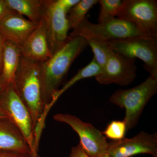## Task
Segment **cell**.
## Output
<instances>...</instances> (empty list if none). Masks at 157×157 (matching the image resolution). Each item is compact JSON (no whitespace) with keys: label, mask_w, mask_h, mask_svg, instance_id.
I'll list each match as a JSON object with an SVG mask.
<instances>
[{"label":"cell","mask_w":157,"mask_h":157,"mask_svg":"<svg viewBox=\"0 0 157 157\" xmlns=\"http://www.w3.org/2000/svg\"><path fill=\"white\" fill-rule=\"evenodd\" d=\"M13 84L17 94L30 113L33 123L35 141L39 143L44 128L42 118L45 108L40 62L21 56Z\"/></svg>","instance_id":"obj_1"},{"label":"cell","mask_w":157,"mask_h":157,"mask_svg":"<svg viewBox=\"0 0 157 157\" xmlns=\"http://www.w3.org/2000/svg\"><path fill=\"white\" fill-rule=\"evenodd\" d=\"M87 45L86 40L82 37L69 36L64 45L54 53L51 57L40 63L42 94L45 109L59 90L70 66Z\"/></svg>","instance_id":"obj_2"},{"label":"cell","mask_w":157,"mask_h":157,"mask_svg":"<svg viewBox=\"0 0 157 157\" xmlns=\"http://www.w3.org/2000/svg\"><path fill=\"white\" fill-rule=\"evenodd\" d=\"M157 92V77L150 76L145 81L132 88L116 91L109 101L125 109L124 121L127 131L135 128L144 107Z\"/></svg>","instance_id":"obj_3"},{"label":"cell","mask_w":157,"mask_h":157,"mask_svg":"<svg viewBox=\"0 0 157 157\" xmlns=\"http://www.w3.org/2000/svg\"><path fill=\"white\" fill-rule=\"evenodd\" d=\"M0 108L19 129L34 156L39 157L35 148L34 127L30 113L16 92L13 83L7 85L0 101Z\"/></svg>","instance_id":"obj_4"},{"label":"cell","mask_w":157,"mask_h":157,"mask_svg":"<svg viewBox=\"0 0 157 157\" xmlns=\"http://www.w3.org/2000/svg\"><path fill=\"white\" fill-rule=\"evenodd\" d=\"M116 17L135 25L145 36L157 38L156 0H124Z\"/></svg>","instance_id":"obj_5"},{"label":"cell","mask_w":157,"mask_h":157,"mask_svg":"<svg viewBox=\"0 0 157 157\" xmlns=\"http://www.w3.org/2000/svg\"><path fill=\"white\" fill-rule=\"evenodd\" d=\"M107 42L114 52L140 59L150 76L157 77V38L136 37Z\"/></svg>","instance_id":"obj_6"},{"label":"cell","mask_w":157,"mask_h":157,"mask_svg":"<svg viewBox=\"0 0 157 157\" xmlns=\"http://www.w3.org/2000/svg\"><path fill=\"white\" fill-rule=\"evenodd\" d=\"M53 119L69 125L78 134L79 144L90 157H99L107 152L108 142L106 137L92 124L70 114L57 113L54 116Z\"/></svg>","instance_id":"obj_7"},{"label":"cell","mask_w":157,"mask_h":157,"mask_svg":"<svg viewBox=\"0 0 157 157\" xmlns=\"http://www.w3.org/2000/svg\"><path fill=\"white\" fill-rule=\"evenodd\" d=\"M42 19L45 24L49 48L53 55L64 45L69 37L67 13L56 0H43Z\"/></svg>","instance_id":"obj_8"},{"label":"cell","mask_w":157,"mask_h":157,"mask_svg":"<svg viewBox=\"0 0 157 157\" xmlns=\"http://www.w3.org/2000/svg\"><path fill=\"white\" fill-rule=\"evenodd\" d=\"M78 26L106 42L133 37L147 36L135 25L116 17H108L98 24L91 22L86 17Z\"/></svg>","instance_id":"obj_9"},{"label":"cell","mask_w":157,"mask_h":157,"mask_svg":"<svg viewBox=\"0 0 157 157\" xmlns=\"http://www.w3.org/2000/svg\"><path fill=\"white\" fill-rule=\"evenodd\" d=\"M136 70L135 59L113 52L102 68L101 73L95 78L100 84L115 83L125 86L135 80Z\"/></svg>","instance_id":"obj_10"},{"label":"cell","mask_w":157,"mask_h":157,"mask_svg":"<svg viewBox=\"0 0 157 157\" xmlns=\"http://www.w3.org/2000/svg\"><path fill=\"white\" fill-rule=\"evenodd\" d=\"M109 157H131L139 154H149L157 157V132L151 134L141 131L130 138L108 143Z\"/></svg>","instance_id":"obj_11"},{"label":"cell","mask_w":157,"mask_h":157,"mask_svg":"<svg viewBox=\"0 0 157 157\" xmlns=\"http://www.w3.org/2000/svg\"><path fill=\"white\" fill-rule=\"evenodd\" d=\"M38 24L16 12H11L0 21V36L4 41L21 46Z\"/></svg>","instance_id":"obj_12"},{"label":"cell","mask_w":157,"mask_h":157,"mask_svg":"<svg viewBox=\"0 0 157 157\" xmlns=\"http://www.w3.org/2000/svg\"><path fill=\"white\" fill-rule=\"evenodd\" d=\"M21 49L22 56L40 63L52 56L42 19L21 46Z\"/></svg>","instance_id":"obj_13"},{"label":"cell","mask_w":157,"mask_h":157,"mask_svg":"<svg viewBox=\"0 0 157 157\" xmlns=\"http://www.w3.org/2000/svg\"><path fill=\"white\" fill-rule=\"evenodd\" d=\"M0 150L32 154L21 132L9 119L0 120Z\"/></svg>","instance_id":"obj_14"},{"label":"cell","mask_w":157,"mask_h":157,"mask_svg":"<svg viewBox=\"0 0 157 157\" xmlns=\"http://www.w3.org/2000/svg\"><path fill=\"white\" fill-rule=\"evenodd\" d=\"M21 56L20 46L9 41H4L2 75L7 85L13 83Z\"/></svg>","instance_id":"obj_15"},{"label":"cell","mask_w":157,"mask_h":157,"mask_svg":"<svg viewBox=\"0 0 157 157\" xmlns=\"http://www.w3.org/2000/svg\"><path fill=\"white\" fill-rule=\"evenodd\" d=\"M80 36L86 40L94 52V57L101 68H103L109 55L113 52L107 42L96 38L79 26L73 29L69 36Z\"/></svg>","instance_id":"obj_16"},{"label":"cell","mask_w":157,"mask_h":157,"mask_svg":"<svg viewBox=\"0 0 157 157\" xmlns=\"http://www.w3.org/2000/svg\"><path fill=\"white\" fill-rule=\"evenodd\" d=\"M12 11L39 24L43 14V0H4Z\"/></svg>","instance_id":"obj_17"},{"label":"cell","mask_w":157,"mask_h":157,"mask_svg":"<svg viewBox=\"0 0 157 157\" xmlns=\"http://www.w3.org/2000/svg\"><path fill=\"white\" fill-rule=\"evenodd\" d=\"M101 70L102 68L98 63L95 58L94 57L89 64L84 67L78 70V72L76 75L73 76L67 83H65L64 85L56 93L50 104L45 109L43 113V117L46 118L50 108L57 101L58 98L62 95V94H63L68 89L75 84L77 82L83 78H90L94 76L96 77L101 73Z\"/></svg>","instance_id":"obj_18"},{"label":"cell","mask_w":157,"mask_h":157,"mask_svg":"<svg viewBox=\"0 0 157 157\" xmlns=\"http://www.w3.org/2000/svg\"><path fill=\"white\" fill-rule=\"evenodd\" d=\"M98 3V0H80L67 14L69 30L78 27L86 17L88 11Z\"/></svg>","instance_id":"obj_19"},{"label":"cell","mask_w":157,"mask_h":157,"mask_svg":"<svg viewBox=\"0 0 157 157\" xmlns=\"http://www.w3.org/2000/svg\"><path fill=\"white\" fill-rule=\"evenodd\" d=\"M127 131L126 124L124 121H113L102 133L106 138L117 141L124 138Z\"/></svg>","instance_id":"obj_20"},{"label":"cell","mask_w":157,"mask_h":157,"mask_svg":"<svg viewBox=\"0 0 157 157\" xmlns=\"http://www.w3.org/2000/svg\"><path fill=\"white\" fill-rule=\"evenodd\" d=\"M101 10L98 17V23L108 17H116L120 9L122 1L121 0H100Z\"/></svg>","instance_id":"obj_21"},{"label":"cell","mask_w":157,"mask_h":157,"mask_svg":"<svg viewBox=\"0 0 157 157\" xmlns=\"http://www.w3.org/2000/svg\"><path fill=\"white\" fill-rule=\"evenodd\" d=\"M80 0H56L57 2L63 8L67 14L70 9L73 8Z\"/></svg>","instance_id":"obj_22"},{"label":"cell","mask_w":157,"mask_h":157,"mask_svg":"<svg viewBox=\"0 0 157 157\" xmlns=\"http://www.w3.org/2000/svg\"><path fill=\"white\" fill-rule=\"evenodd\" d=\"M0 157H35L32 153H23L9 151L0 150Z\"/></svg>","instance_id":"obj_23"},{"label":"cell","mask_w":157,"mask_h":157,"mask_svg":"<svg viewBox=\"0 0 157 157\" xmlns=\"http://www.w3.org/2000/svg\"><path fill=\"white\" fill-rule=\"evenodd\" d=\"M69 157H90L82 149L80 144L73 147L71 148Z\"/></svg>","instance_id":"obj_24"},{"label":"cell","mask_w":157,"mask_h":157,"mask_svg":"<svg viewBox=\"0 0 157 157\" xmlns=\"http://www.w3.org/2000/svg\"><path fill=\"white\" fill-rule=\"evenodd\" d=\"M14 12L8 7L4 0H0V21L7 14L11 12Z\"/></svg>","instance_id":"obj_25"},{"label":"cell","mask_w":157,"mask_h":157,"mask_svg":"<svg viewBox=\"0 0 157 157\" xmlns=\"http://www.w3.org/2000/svg\"><path fill=\"white\" fill-rule=\"evenodd\" d=\"M7 85H8L6 84V82L2 76V74L0 73V101L2 97L3 94L5 92Z\"/></svg>","instance_id":"obj_26"},{"label":"cell","mask_w":157,"mask_h":157,"mask_svg":"<svg viewBox=\"0 0 157 157\" xmlns=\"http://www.w3.org/2000/svg\"><path fill=\"white\" fill-rule=\"evenodd\" d=\"M4 43V40L0 36V73L1 74H2V55Z\"/></svg>","instance_id":"obj_27"},{"label":"cell","mask_w":157,"mask_h":157,"mask_svg":"<svg viewBox=\"0 0 157 157\" xmlns=\"http://www.w3.org/2000/svg\"><path fill=\"white\" fill-rule=\"evenodd\" d=\"M4 119H9L8 115L6 114V113L0 108V120Z\"/></svg>","instance_id":"obj_28"},{"label":"cell","mask_w":157,"mask_h":157,"mask_svg":"<svg viewBox=\"0 0 157 157\" xmlns=\"http://www.w3.org/2000/svg\"><path fill=\"white\" fill-rule=\"evenodd\" d=\"M99 157H109V155H108L107 153H106L100 156Z\"/></svg>","instance_id":"obj_29"}]
</instances>
